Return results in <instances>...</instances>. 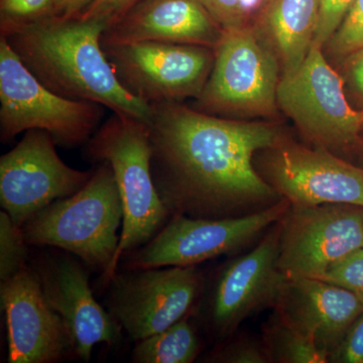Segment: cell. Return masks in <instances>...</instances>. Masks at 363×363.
<instances>
[{
    "label": "cell",
    "mask_w": 363,
    "mask_h": 363,
    "mask_svg": "<svg viewBox=\"0 0 363 363\" xmlns=\"http://www.w3.org/2000/svg\"><path fill=\"white\" fill-rule=\"evenodd\" d=\"M152 106V178L171 216L229 218L281 201L255 164L257 152L285 140L278 128L180 104Z\"/></svg>",
    "instance_id": "1"
},
{
    "label": "cell",
    "mask_w": 363,
    "mask_h": 363,
    "mask_svg": "<svg viewBox=\"0 0 363 363\" xmlns=\"http://www.w3.org/2000/svg\"><path fill=\"white\" fill-rule=\"evenodd\" d=\"M105 28L96 20L51 18L4 38L33 75L60 96L95 102L147 123L152 106L119 83L102 48Z\"/></svg>",
    "instance_id": "2"
},
{
    "label": "cell",
    "mask_w": 363,
    "mask_h": 363,
    "mask_svg": "<svg viewBox=\"0 0 363 363\" xmlns=\"http://www.w3.org/2000/svg\"><path fill=\"white\" fill-rule=\"evenodd\" d=\"M86 157L111 164L123 201L121 240L111 269L102 277L109 284L123 255L147 245L172 216L152 178L147 123L113 113L86 143Z\"/></svg>",
    "instance_id": "3"
},
{
    "label": "cell",
    "mask_w": 363,
    "mask_h": 363,
    "mask_svg": "<svg viewBox=\"0 0 363 363\" xmlns=\"http://www.w3.org/2000/svg\"><path fill=\"white\" fill-rule=\"evenodd\" d=\"M123 206L111 164L98 162L84 187L45 207L23 228L28 247H52L82 260L102 277L116 257Z\"/></svg>",
    "instance_id": "4"
},
{
    "label": "cell",
    "mask_w": 363,
    "mask_h": 363,
    "mask_svg": "<svg viewBox=\"0 0 363 363\" xmlns=\"http://www.w3.org/2000/svg\"><path fill=\"white\" fill-rule=\"evenodd\" d=\"M104 106L68 99L33 75L0 37V140L9 143L30 130L48 131L57 145H85L99 128Z\"/></svg>",
    "instance_id": "5"
},
{
    "label": "cell",
    "mask_w": 363,
    "mask_h": 363,
    "mask_svg": "<svg viewBox=\"0 0 363 363\" xmlns=\"http://www.w3.org/2000/svg\"><path fill=\"white\" fill-rule=\"evenodd\" d=\"M214 64L194 109L211 116H274L278 111L279 61L247 25L223 30Z\"/></svg>",
    "instance_id": "6"
},
{
    "label": "cell",
    "mask_w": 363,
    "mask_h": 363,
    "mask_svg": "<svg viewBox=\"0 0 363 363\" xmlns=\"http://www.w3.org/2000/svg\"><path fill=\"white\" fill-rule=\"evenodd\" d=\"M322 49L313 43L301 66L281 76L278 106L317 147L351 149L362 133L363 111L348 104L342 79L329 65Z\"/></svg>",
    "instance_id": "7"
},
{
    "label": "cell",
    "mask_w": 363,
    "mask_h": 363,
    "mask_svg": "<svg viewBox=\"0 0 363 363\" xmlns=\"http://www.w3.org/2000/svg\"><path fill=\"white\" fill-rule=\"evenodd\" d=\"M281 199L259 211L229 218L174 215L147 245L128 253V269L192 267L240 250L281 220L290 208Z\"/></svg>",
    "instance_id": "8"
},
{
    "label": "cell",
    "mask_w": 363,
    "mask_h": 363,
    "mask_svg": "<svg viewBox=\"0 0 363 363\" xmlns=\"http://www.w3.org/2000/svg\"><path fill=\"white\" fill-rule=\"evenodd\" d=\"M102 48L124 89L150 105L199 97L214 64V49L203 45L140 42Z\"/></svg>",
    "instance_id": "9"
},
{
    "label": "cell",
    "mask_w": 363,
    "mask_h": 363,
    "mask_svg": "<svg viewBox=\"0 0 363 363\" xmlns=\"http://www.w3.org/2000/svg\"><path fill=\"white\" fill-rule=\"evenodd\" d=\"M109 286L108 311L136 342L190 317L204 279L197 266L154 267L116 274Z\"/></svg>",
    "instance_id": "10"
},
{
    "label": "cell",
    "mask_w": 363,
    "mask_h": 363,
    "mask_svg": "<svg viewBox=\"0 0 363 363\" xmlns=\"http://www.w3.org/2000/svg\"><path fill=\"white\" fill-rule=\"evenodd\" d=\"M279 266L286 279H320L363 247V207L291 205L279 220Z\"/></svg>",
    "instance_id": "11"
},
{
    "label": "cell",
    "mask_w": 363,
    "mask_h": 363,
    "mask_svg": "<svg viewBox=\"0 0 363 363\" xmlns=\"http://www.w3.org/2000/svg\"><path fill=\"white\" fill-rule=\"evenodd\" d=\"M48 131H26L21 142L0 157V204L16 225L45 207L81 190L94 169L79 171L59 157Z\"/></svg>",
    "instance_id": "12"
},
{
    "label": "cell",
    "mask_w": 363,
    "mask_h": 363,
    "mask_svg": "<svg viewBox=\"0 0 363 363\" xmlns=\"http://www.w3.org/2000/svg\"><path fill=\"white\" fill-rule=\"evenodd\" d=\"M257 171L291 205L352 204L363 207V167L344 161L324 147L281 140L262 150Z\"/></svg>",
    "instance_id": "13"
},
{
    "label": "cell",
    "mask_w": 363,
    "mask_h": 363,
    "mask_svg": "<svg viewBox=\"0 0 363 363\" xmlns=\"http://www.w3.org/2000/svg\"><path fill=\"white\" fill-rule=\"evenodd\" d=\"M279 220L245 255L224 264L208 304L207 321L214 336H233L247 318L276 307L286 278L279 266Z\"/></svg>",
    "instance_id": "14"
},
{
    "label": "cell",
    "mask_w": 363,
    "mask_h": 363,
    "mask_svg": "<svg viewBox=\"0 0 363 363\" xmlns=\"http://www.w3.org/2000/svg\"><path fill=\"white\" fill-rule=\"evenodd\" d=\"M1 309L6 313L9 363H55L75 355L61 317L48 303L32 266L1 281Z\"/></svg>",
    "instance_id": "15"
},
{
    "label": "cell",
    "mask_w": 363,
    "mask_h": 363,
    "mask_svg": "<svg viewBox=\"0 0 363 363\" xmlns=\"http://www.w3.org/2000/svg\"><path fill=\"white\" fill-rule=\"evenodd\" d=\"M32 267L48 303L65 324L76 357L89 362L97 344L119 342L123 328L94 298L84 264L69 255H49Z\"/></svg>",
    "instance_id": "16"
},
{
    "label": "cell",
    "mask_w": 363,
    "mask_h": 363,
    "mask_svg": "<svg viewBox=\"0 0 363 363\" xmlns=\"http://www.w3.org/2000/svg\"><path fill=\"white\" fill-rule=\"evenodd\" d=\"M222 33L201 0H138L105 28L101 45L161 42L214 49Z\"/></svg>",
    "instance_id": "17"
},
{
    "label": "cell",
    "mask_w": 363,
    "mask_h": 363,
    "mask_svg": "<svg viewBox=\"0 0 363 363\" xmlns=\"http://www.w3.org/2000/svg\"><path fill=\"white\" fill-rule=\"evenodd\" d=\"M276 314L331 355L363 312L357 296L319 279H286Z\"/></svg>",
    "instance_id": "18"
},
{
    "label": "cell",
    "mask_w": 363,
    "mask_h": 363,
    "mask_svg": "<svg viewBox=\"0 0 363 363\" xmlns=\"http://www.w3.org/2000/svg\"><path fill=\"white\" fill-rule=\"evenodd\" d=\"M319 0H269L260 16L259 33L276 55L284 74L305 61L316 37Z\"/></svg>",
    "instance_id": "19"
},
{
    "label": "cell",
    "mask_w": 363,
    "mask_h": 363,
    "mask_svg": "<svg viewBox=\"0 0 363 363\" xmlns=\"http://www.w3.org/2000/svg\"><path fill=\"white\" fill-rule=\"evenodd\" d=\"M184 318L168 328L136 341L131 362L135 363H192L200 352L195 329Z\"/></svg>",
    "instance_id": "20"
},
{
    "label": "cell",
    "mask_w": 363,
    "mask_h": 363,
    "mask_svg": "<svg viewBox=\"0 0 363 363\" xmlns=\"http://www.w3.org/2000/svg\"><path fill=\"white\" fill-rule=\"evenodd\" d=\"M262 341L272 363H329L330 355L278 314L264 327Z\"/></svg>",
    "instance_id": "21"
},
{
    "label": "cell",
    "mask_w": 363,
    "mask_h": 363,
    "mask_svg": "<svg viewBox=\"0 0 363 363\" xmlns=\"http://www.w3.org/2000/svg\"><path fill=\"white\" fill-rule=\"evenodd\" d=\"M28 245L23 228L6 211L0 212V281L13 278L28 264Z\"/></svg>",
    "instance_id": "22"
},
{
    "label": "cell",
    "mask_w": 363,
    "mask_h": 363,
    "mask_svg": "<svg viewBox=\"0 0 363 363\" xmlns=\"http://www.w3.org/2000/svg\"><path fill=\"white\" fill-rule=\"evenodd\" d=\"M55 0H0V37L54 16Z\"/></svg>",
    "instance_id": "23"
},
{
    "label": "cell",
    "mask_w": 363,
    "mask_h": 363,
    "mask_svg": "<svg viewBox=\"0 0 363 363\" xmlns=\"http://www.w3.org/2000/svg\"><path fill=\"white\" fill-rule=\"evenodd\" d=\"M329 49L336 56L347 57L363 49V0H355L330 40Z\"/></svg>",
    "instance_id": "24"
},
{
    "label": "cell",
    "mask_w": 363,
    "mask_h": 363,
    "mask_svg": "<svg viewBox=\"0 0 363 363\" xmlns=\"http://www.w3.org/2000/svg\"><path fill=\"white\" fill-rule=\"evenodd\" d=\"M207 362L219 363H269L264 341L241 335L212 351Z\"/></svg>",
    "instance_id": "25"
},
{
    "label": "cell",
    "mask_w": 363,
    "mask_h": 363,
    "mask_svg": "<svg viewBox=\"0 0 363 363\" xmlns=\"http://www.w3.org/2000/svg\"><path fill=\"white\" fill-rule=\"evenodd\" d=\"M319 279L350 291L363 303V247L334 264Z\"/></svg>",
    "instance_id": "26"
},
{
    "label": "cell",
    "mask_w": 363,
    "mask_h": 363,
    "mask_svg": "<svg viewBox=\"0 0 363 363\" xmlns=\"http://www.w3.org/2000/svg\"><path fill=\"white\" fill-rule=\"evenodd\" d=\"M222 30L247 25L250 7L255 6L252 0H201ZM264 6V0H259Z\"/></svg>",
    "instance_id": "27"
},
{
    "label": "cell",
    "mask_w": 363,
    "mask_h": 363,
    "mask_svg": "<svg viewBox=\"0 0 363 363\" xmlns=\"http://www.w3.org/2000/svg\"><path fill=\"white\" fill-rule=\"evenodd\" d=\"M355 0H319V23L315 43L322 47L337 30Z\"/></svg>",
    "instance_id": "28"
},
{
    "label": "cell",
    "mask_w": 363,
    "mask_h": 363,
    "mask_svg": "<svg viewBox=\"0 0 363 363\" xmlns=\"http://www.w3.org/2000/svg\"><path fill=\"white\" fill-rule=\"evenodd\" d=\"M363 363V312L354 320L329 363Z\"/></svg>",
    "instance_id": "29"
},
{
    "label": "cell",
    "mask_w": 363,
    "mask_h": 363,
    "mask_svg": "<svg viewBox=\"0 0 363 363\" xmlns=\"http://www.w3.org/2000/svg\"><path fill=\"white\" fill-rule=\"evenodd\" d=\"M138 1V0H95L80 18L101 21L107 28Z\"/></svg>",
    "instance_id": "30"
},
{
    "label": "cell",
    "mask_w": 363,
    "mask_h": 363,
    "mask_svg": "<svg viewBox=\"0 0 363 363\" xmlns=\"http://www.w3.org/2000/svg\"><path fill=\"white\" fill-rule=\"evenodd\" d=\"M346 76L351 87L363 100V49L346 57Z\"/></svg>",
    "instance_id": "31"
},
{
    "label": "cell",
    "mask_w": 363,
    "mask_h": 363,
    "mask_svg": "<svg viewBox=\"0 0 363 363\" xmlns=\"http://www.w3.org/2000/svg\"><path fill=\"white\" fill-rule=\"evenodd\" d=\"M95 0H55L54 16L60 20L78 18Z\"/></svg>",
    "instance_id": "32"
},
{
    "label": "cell",
    "mask_w": 363,
    "mask_h": 363,
    "mask_svg": "<svg viewBox=\"0 0 363 363\" xmlns=\"http://www.w3.org/2000/svg\"><path fill=\"white\" fill-rule=\"evenodd\" d=\"M351 149L357 150L358 155H359V157L363 162V136L360 135L357 142L354 143V145Z\"/></svg>",
    "instance_id": "33"
},
{
    "label": "cell",
    "mask_w": 363,
    "mask_h": 363,
    "mask_svg": "<svg viewBox=\"0 0 363 363\" xmlns=\"http://www.w3.org/2000/svg\"><path fill=\"white\" fill-rule=\"evenodd\" d=\"M267 1H269V0H264V4H266Z\"/></svg>",
    "instance_id": "34"
},
{
    "label": "cell",
    "mask_w": 363,
    "mask_h": 363,
    "mask_svg": "<svg viewBox=\"0 0 363 363\" xmlns=\"http://www.w3.org/2000/svg\"><path fill=\"white\" fill-rule=\"evenodd\" d=\"M362 131H363V128H362Z\"/></svg>",
    "instance_id": "35"
}]
</instances>
